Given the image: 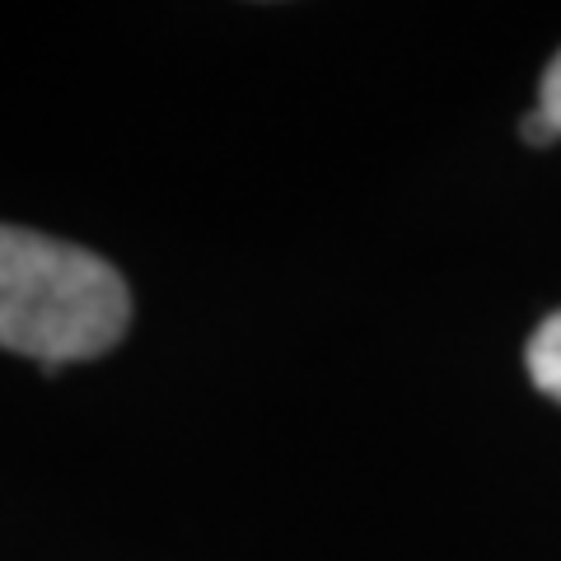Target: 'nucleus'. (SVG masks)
<instances>
[{
	"instance_id": "obj_1",
	"label": "nucleus",
	"mask_w": 561,
	"mask_h": 561,
	"mask_svg": "<svg viewBox=\"0 0 561 561\" xmlns=\"http://www.w3.org/2000/svg\"><path fill=\"white\" fill-rule=\"evenodd\" d=\"M131 290L113 262L38 230L0 225V346L33 356L43 375L94 360L122 342Z\"/></svg>"
},
{
	"instance_id": "obj_3",
	"label": "nucleus",
	"mask_w": 561,
	"mask_h": 561,
	"mask_svg": "<svg viewBox=\"0 0 561 561\" xmlns=\"http://www.w3.org/2000/svg\"><path fill=\"white\" fill-rule=\"evenodd\" d=\"M538 108L548 113L557 122V131H561V51L548 61V70H542V99H538Z\"/></svg>"
},
{
	"instance_id": "obj_2",
	"label": "nucleus",
	"mask_w": 561,
	"mask_h": 561,
	"mask_svg": "<svg viewBox=\"0 0 561 561\" xmlns=\"http://www.w3.org/2000/svg\"><path fill=\"white\" fill-rule=\"evenodd\" d=\"M529 379L538 383L548 398L561 402V309L552 319H542V328L529 337Z\"/></svg>"
},
{
	"instance_id": "obj_4",
	"label": "nucleus",
	"mask_w": 561,
	"mask_h": 561,
	"mask_svg": "<svg viewBox=\"0 0 561 561\" xmlns=\"http://www.w3.org/2000/svg\"><path fill=\"white\" fill-rule=\"evenodd\" d=\"M519 131H524V140H529V146H552V140L561 136V131H557V122L542 113V108H534L529 117H524V127H519Z\"/></svg>"
}]
</instances>
